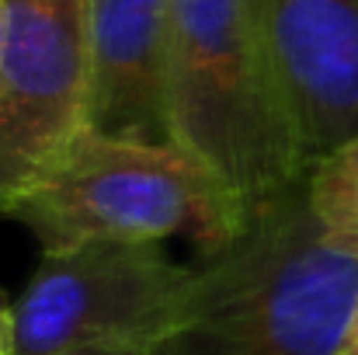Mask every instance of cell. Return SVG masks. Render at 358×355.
Here are the masks:
<instances>
[{"instance_id": "6da1fadb", "label": "cell", "mask_w": 358, "mask_h": 355, "mask_svg": "<svg viewBox=\"0 0 358 355\" xmlns=\"http://www.w3.org/2000/svg\"><path fill=\"white\" fill-rule=\"evenodd\" d=\"M355 307L358 240L313 216L303 178L202 258L181 324L153 352L341 355Z\"/></svg>"}, {"instance_id": "7a4b0ae2", "label": "cell", "mask_w": 358, "mask_h": 355, "mask_svg": "<svg viewBox=\"0 0 358 355\" xmlns=\"http://www.w3.org/2000/svg\"><path fill=\"white\" fill-rule=\"evenodd\" d=\"M171 125L247 213L310 174L268 0H171Z\"/></svg>"}, {"instance_id": "3957f363", "label": "cell", "mask_w": 358, "mask_h": 355, "mask_svg": "<svg viewBox=\"0 0 358 355\" xmlns=\"http://www.w3.org/2000/svg\"><path fill=\"white\" fill-rule=\"evenodd\" d=\"M7 216L38 240L42 254L91 240L188 237L202 258L227 247L250 220L223 178L185 146L94 129H80Z\"/></svg>"}, {"instance_id": "277c9868", "label": "cell", "mask_w": 358, "mask_h": 355, "mask_svg": "<svg viewBox=\"0 0 358 355\" xmlns=\"http://www.w3.org/2000/svg\"><path fill=\"white\" fill-rule=\"evenodd\" d=\"M199 265L160 240H91L42 254L14 300V355L157 349L185 317Z\"/></svg>"}, {"instance_id": "5b68a950", "label": "cell", "mask_w": 358, "mask_h": 355, "mask_svg": "<svg viewBox=\"0 0 358 355\" xmlns=\"http://www.w3.org/2000/svg\"><path fill=\"white\" fill-rule=\"evenodd\" d=\"M87 125V0H3L0 213Z\"/></svg>"}, {"instance_id": "8992f818", "label": "cell", "mask_w": 358, "mask_h": 355, "mask_svg": "<svg viewBox=\"0 0 358 355\" xmlns=\"http://www.w3.org/2000/svg\"><path fill=\"white\" fill-rule=\"evenodd\" d=\"M139 143H174L171 0H87V125Z\"/></svg>"}, {"instance_id": "52a82bcc", "label": "cell", "mask_w": 358, "mask_h": 355, "mask_svg": "<svg viewBox=\"0 0 358 355\" xmlns=\"http://www.w3.org/2000/svg\"><path fill=\"white\" fill-rule=\"evenodd\" d=\"M268 25L313 167L358 136V0H268Z\"/></svg>"}, {"instance_id": "ba28073f", "label": "cell", "mask_w": 358, "mask_h": 355, "mask_svg": "<svg viewBox=\"0 0 358 355\" xmlns=\"http://www.w3.org/2000/svg\"><path fill=\"white\" fill-rule=\"evenodd\" d=\"M306 199L313 216L341 237L358 240V136L320 157L306 174Z\"/></svg>"}, {"instance_id": "9c48e42d", "label": "cell", "mask_w": 358, "mask_h": 355, "mask_svg": "<svg viewBox=\"0 0 358 355\" xmlns=\"http://www.w3.org/2000/svg\"><path fill=\"white\" fill-rule=\"evenodd\" d=\"M0 355H14V300L0 293Z\"/></svg>"}, {"instance_id": "30bf717a", "label": "cell", "mask_w": 358, "mask_h": 355, "mask_svg": "<svg viewBox=\"0 0 358 355\" xmlns=\"http://www.w3.org/2000/svg\"><path fill=\"white\" fill-rule=\"evenodd\" d=\"M73 355H157L153 349H87V352H73Z\"/></svg>"}, {"instance_id": "8fae6325", "label": "cell", "mask_w": 358, "mask_h": 355, "mask_svg": "<svg viewBox=\"0 0 358 355\" xmlns=\"http://www.w3.org/2000/svg\"><path fill=\"white\" fill-rule=\"evenodd\" d=\"M341 355H358V307H355V317H352V328H348L345 352H341Z\"/></svg>"}, {"instance_id": "7c38bea8", "label": "cell", "mask_w": 358, "mask_h": 355, "mask_svg": "<svg viewBox=\"0 0 358 355\" xmlns=\"http://www.w3.org/2000/svg\"><path fill=\"white\" fill-rule=\"evenodd\" d=\"M0 42H3V0H0Z\"/></svg>"}]
</instances>
